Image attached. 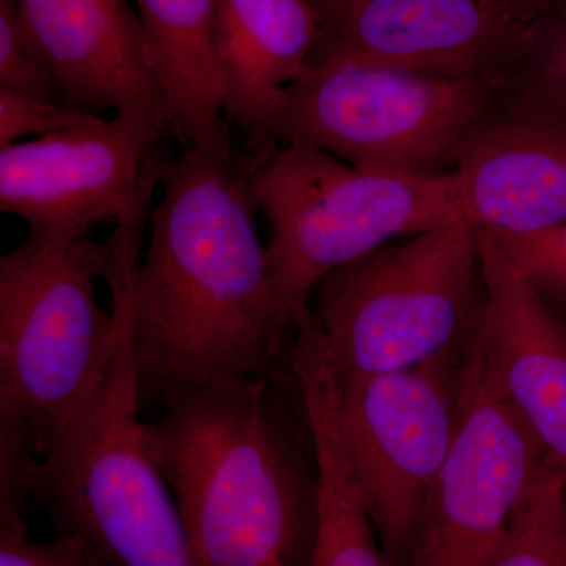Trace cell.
<instances>
[{
    "label": "cell",
    "instance_id": "484cf974",
    "mask_svg": "<svg viewBox=\"0 0 566 566\" xmlns=\"http://www.w3.org/2000/svg\"><path fill=\"white\" fill-rule=\"evenodd\" d=\"M323 2H324V0H323Z\"/></svg>",
    "mask_w": 566,
    "mask_h": 566
},
{
    "label": "cell",
    "instance_id": "3957f363",
    "mask_svg": "<svg viewBox=\"0 0 566 566\" xmlns=\"http://www.w3.org/2000/svg\"><path fill=\"white\" fill-rule=\"evenodd\" d=\"M145 227L29 232L0 259V471H28L106 375L132 315Z\"/></svg>",
    "mask_w": 566,
    "mask_h": 566
},
{
    "label": "cell",
    "instance_id": "7a4b0ae2",
    "mask_svg": "<svg viewBox=\"0 0 566 566\" xmlns=\"http://www.w3.org/2000/svg\"><path fill=\"white\" fill-rule=\"evenodd\" d=\"M273 374V371H271ZM271 374L178 390L145 423L199 566H308L318 476Z\"/></svg>",
    "mask_w": 566,
    "mask_h": 566
},
{
    "label": "cell",
    "instance_id": "6da1fadb",
    "mask_svg": "<svg viewBox=\"0 0 566 566\" xmlns=\"http://www.w3.org/2000/svg\"><path fill=\"white\" fill-rule=\"evenodd\" d=\"M252 163L241 147L222 156L178 145L164 159L133 285L142 405L271 374L296 327L256 227Z\"/></svg>",
    "mask_w": 566,
    "mask_h": 566
},
{
    "label": "cell",
    "instance_id": "9c48e42d",
    "mask_svg": "<svg viewBox=\"0 0 566 566\" xmlns=\"http://www.w3.org/2000/svg\"><path fill=\"white\" fill-rule=\"evenodd\" d=\"M465 344L405 370L337 379L342 438L390 566H405L455 441Z\"/></svg>",
    "mask_w": 566,
    "mask_h": 566
},
{
    "label": "cell",
    "instance_id": "ffe728a7",
    "mask_svg": "<svg viewBox=\"0 0 566 566\" xmlns=\"http://www.w3.org/2000/svg\"><path fill=\"white\" fill-rule=\"evenodd\" d=\"M0 88L44 102L69 104L61 81L29 29L18 0H0Z\"/></svg>",
    "mask_w": 566,
    "mask_h": 566
},
{
    "label": "cell",
    "instance_id": "5b68a950",
    "mask_svg": "<svg viewBox=\"0 0 566 566\" xmlns=\"http://www.w3.org/2000/svg\"><path fill=\"white\" fill-rule=\"evenodd\" d=\"M251 153L253 202L270 226L271 270L294 324L333 271L398 238L465 221L453 174L374 172L303 144Z\"/></svg>",
    "mask_w": 566,
    "mask_h": 566
},
{
    "label": "cell",
    "instance_id": "52a82bcc",
    "mask_svg": "<svg viewBox=\"0 0 566 566\" xmlns=\"http://www.w3.org/2000/svg\"><path fill=\"white\" fill-rule=\"evenodd\" d=\"M509 80V73L439 77L315 59L283 96L266 148L311 145L374 172L452 174Z\"/></svg>",
    "mask_w": 566,
    "mask_h": 566
},
{
    "label": "cell",
    "instance_id": "30bf717a",
    "mask_svg": "<svg viewBox=\"0 0 566 566\" xmlns=\"http://www.w3.org/2000/svg\"><path fill=\"white\" fill-rule=\"evenodd\" d=\"M546 458L468 340L455 441L417 520L405 566H490Z\"/></svg>",
    "mask_w": 566,
    "mask_h": 566
},
{
    "label": "cell",
    "instance_id": "2e32d148",
    "mask_svg": "<svg viewBox=\"0 0 566 566\" xmlns=\"http://www.w3.org/2000/svg\"><path fill=\"white\" fill-rule=\"evenodd\" d=\"M170 139L216 155L237 151L226 117L218 0H133Z\"/></svg>",
    "mask_w": 566,
    "mask_h": 566
},
{
    "label": "cell",
    "instance_id": "8fae6325",
    "mask_svg": "<svg viewBox=\"0 0 566 566\" xmlns=\"http://www.w3.org/2000/svg\"><path fill=\"white\" fill-rule=\"evenodd\" d=\"M531 29L517 0H342L327 10L314 61L439 77L510 74Z\"/></svg>",
    "mask_w": 566,
    "mask_h": 566
},
{
    "label": "cell",
    "instance_id": "d4e9b609",
    "mask_svg": "<svg viewBox=\"0 0 566 566\" xmlns=\"http://www.w3.org/2000/svg\"><path fill=\"white\" fill-rule=\"evenodd\" d=\"M342 0H324V6H326V13L327 10L333 9V7L337 6V3H340Z\"/></svg>",
    "mask_w": 566,
    "mask_h": 566
},
{
    "label": "cell",
    "instance_id": "d6986e66",
    "mask_svg": "<svg viewBox=\"0 0 566 566\" xmlns=\"http://www.w3.org/2000/svg\"><path fill=\"white\" fill-rule=\"evenodd\" d=\"M504 93L506 104L566 118V7L532 22L526 50Z\"/></svg>",
    "mask_w": 566,
    "mask_h": 566
},
{
    "label": "cell",
    "instance_id": "ac0fdd59",
    "mask_svg": "<svg viewBox=\"0 0 566 566\" xmlns=\"http://www.w3.org/2000/svg\"><path fill=\"white\" fill-rule=\"evenodd\" d=\"M490 566H566V471L547 455Z\"/></svg>",
    "mask_w": 566,
    "mask_h": 566
},
{
    "label": "cell",
    "instance_id": "5bb4252c",
    "mask_svg": "<svg viewBox=\"0 0 566 566\" xmlns=\"http://www.w3.org/2000/svg\"><path fill=\"white\" fill-rule=\"evenodd\" d=\"M324 25L323 0H218L226 117L244 150L266 148L283 96L314 61Z\"/></svg>",
    "mask_w": 566,
    "mask_h": 566
},
{
    "label": "cell",
    "instance_id": "7402d4cb",
    "mask_svg": "<svg viewBox=\"0 0 566 566\" xmlns=\"http://www.w3.org/2000/svg\"><path fill=\"white\" fill-rule=\"evenodd\" d=\"M98 114L69 104L44 102L0 88V148L66 132L91 122Z\"/></svg>",
    "mask_w": 566,
    "mask_h": 566
},
{
    "label": "cell",
    "instance_id": "cb8c5ba5",
    "mask_svg": "<svg viewBox=\"0 0 566 566\" xmlns=\"http://www.w3.org/2000/svg\"><path fill=\"white\" fill-rule=\"evenodd\" d=\"M517 3L528 21H534L549 11L566 7V0H517Z\"/></svg>",
    "mask_w": 566,
    "mask_h": 566
},
{
    "label": "cell",
    "instance_id": "603a6c76",
    "mask_svg": "<svg viewBox=\"0 0 566 566\" xmlns=\"http://www.w3.org/2000/svg\"><path fill=\"white\" fill-rule=\"evenodd\" d=\"M0 566H95L80 546L55 536L33 542L24 515L0 513Z\"/></svg>",
    "mask_w": 566,
    "mask_h": 566
},
{
    "label": "cell",
    "instance_id": "277c9868",
    "mask_svg": "<svg viewBox=\"0 0 566 566\" xmlns=\"http://www.w3.org/2000/svg\"><path fill=\"white\" fill-rule=\"evenodd\" d=\"M132 315L106 375L28 475L55 536L95 566H199L140 420Z\"/></svg>",
    "mask_w": 566,
    "mask_h": 566
},
{
    "label": "cell",
    "instance_id": "ba28073f",
    "mask_svg": "<svg viewBox=\"0 0 566 566\" xmlns=\"http://www.w3.org/2000/svg\"><path fill=\"white\" fill-rule=\"evenodd\" d=\"M170 139L161 107L111 117L0 148V211L41 237H85L104 222L147 221Z\"/></svg>",
    "mask_w": 566,
    "mask_h": 566
},
{
    "label": "cell",
    "instance_id": "e0dca14e",
    "mask_svg": "<svg viewBox=\"0 0 566 566\" xmlns=\"http://www.w3.org/2000/svg\"><path fill=\"white\" fill-rule=\"evenodd\" d=\"M318 476L316 532L308 566H390L363 488L346 453L337 415V379L322 356L294 368Z\"/></svg>",
    "mask_w": 566,
    "mask_h": 566
},
{
    "label": "cell",
    "instance_id": "44dd1931",
    "mask_svg": "<svg viewBox=\"0 0 566 566\" xmlns=\"http://www.w3.org/2000/svg\"><path fill=\"white\" fill-rule=\"evenodd\" d=\"M517 274L560 311L566 312V226L526 238H497L475 232Z\"/></svg>",
    "mask_w": 566,
    "mask_h": 566
},
{
    "label": "cell",
    "instance_id": "4fadbf2b",
    "mask_svg": "<svg viewBox=\"0 0 566 566\" xmlns=\"http://www.w3.org/2000/svg\"><path fill=\"white\" fill-rule=\"evenodd\" d=\"M483 303L471 345L547 455L566 471V318L476 237Z\"/></svg>",
    "mask_w": 566,
    "mask_h": 566
},
{
    "label": "cell",
    "instance_id": "7c38bea8",
    "mask_svg": "<svg viewBox=\"0 0 566 566\" xmlns=\"http://www.w3.org/2000/svg\"><path fill=\"white\" fill-rule=\"evenodd\" d=\"M465 221L497 238L566 226V118L506 104L469 134L455 169Z\"/></svg>",
    "mask_w": 566,
    "mask_h": 566
},
{
    "label": "cell",
    "instance_id": "9a60e30c",
    "mask_svg": "<svg viewBox=\"0 0 566 566\" xmlns=\"http://www.w3.org/2000/svg\"><path fill=\"white\" fill-rule=\"evenodd\" d=\"M18 2L70 106L98 115L140 104L163 109L133 0Z\"/></svg>",
    "mask_w": 566,
    "mask_h": 566
},
{
    "label": "cell",
    "instance_id": "8992f818",
    "mask_svg": "<svg viewBox=\"0 0 566 566\" xmlns=\"http://www.w3.org/2000/svg\"><path fill=\"white\" fill-rule=\"evenodd\" d=\"M482 303L476 233L458 221L327 274L308 315L345 381L416 367L465 344Z\"/></svg>",
    "mask_w": 566,
    "mask_h": 566
}]
</instances>
